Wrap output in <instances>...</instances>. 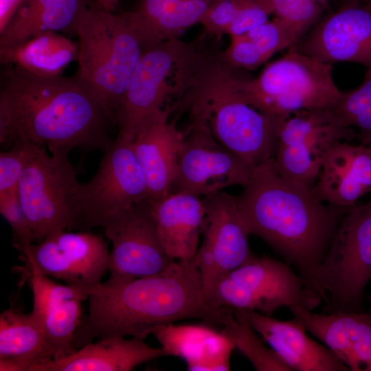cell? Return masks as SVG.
I'll return each instance as SVG.
<instances>
[{
  "label": "cell",
  "instance_id": "cell-18",
  "mask_svg": "<svg viewBox=\"0 0 371 371\" xmlns=\"http://www.w3.org/2000/svg\"><path fill=\"white\" fill-rule=\"evenodd\" d=\"M33 293L31 318L59 359L76 351L74 339L82 317L81 303L88 295L78 286L57 284L42 275L30 278Z\"/></svg>",
  "mask_w": 371,
  "mask_h": 371
},
{
  "label": "cell",
  "instance_id": "cell-40",
  "mask_svg": "<svg viewBox=\"0 0 371 371\" xmlns=\"http://www.w3.org/2000/svg\"><path fill=\"white\" fill-rule=\"evenodd\" d=\"M26 0H0V34Z\"/></svg>",
  "mask_w": 371,
  "mask_h": 371
},
{
  "label": "cell",
  "instance_id": "cell-9",
  "mask_svg": "<svg viewBox=\"0 0 371 371\" xmlns=\"http://www.w3.org/2000/svg\"><path fill=\"white\" fill-rule=\"evenodd\" d=\"M208 300L217 308L255 311L269 316L283 306L313 310L322 302L289 265L254 256L221 278Z\"/></svg>",
  "mask_w": 371,
  "mask_h": 371
},
{
  "label": "cell",
  "instance_id": "cell-35",
  "mask_svg": "<svg viewBox=\"0 0 371 371\" xmlns=\"http://www.w3.org/2000/svg\"><path fill=\"white\" fill-rule=\"evenodd\" d=\"M273 14L297 28L313 24L322 11L313 0H266Z\"/></svg>",
  "mask_w": 371,
  "mask_h": 371
},
{
  "label": "cell",
  "instance_id": "cell-24",
  "mask_svg": "<svg viewBox=\"0 0 371 371\" xmlns=\"http://www.w3.org/2000/svg\"><path fill=\"white\" fill-rule=\"evenodd\" d=\"M161 243L174 260L193 258L205 217V205L199 196L185 192H170L149 200Z\"/></svg>",
  "mask_w": 371,
  "mask_h": 371
},
{
  "label": "cell",
  "instance_id": "cell-44",
  "mask_svg": "<svg viewBox=\"0 0 371 371\" xmlns=\"http://www.w3.org/2000/svg\"><path fill=\"white\" fill-rule=\"evenodd\" d=\"M369 299H370V302H371V295L370 296Z\"/></svg>",
  "mask_w": 371,
  "mask_h": 371
},
{
  "label": "cell",
  "instance_id": "cell-8",
  "mask_svg": "<svg viewBox=\"0 0 371 371\" xmlns=\"http://www.w3.org/2000/svg\"><path fill=\"white\" fill-rule=\"evenodd\" d=\"M196 48L178 38L147 47L126 87L114 121L119 135L134 139L164 113L172 96H181Z\"/></svg>",
  "mask_w": 371,
  "mask_h": 371
},
{
  "label": "cell",
  "instance_id": "cell-32",
  "mask_svg": "<svg viewBox=\"0 0 371 371\" xmlns=\"http://www.w3.org/2000/svg\"><path fill=\"white\" fill-rule=\"evenodd\" d=\"M35 145L16 142L12 148L0 154V197L17 192L19 183Z\"/></svg>",
  "mask_w": 371,
  "mask_h": 371
},
{
  "label": "cell",
  "instance_id": "cell-23",
  "mask_svg": "<svg viewBox=\"0 0 371 371\" xmlns=\"http://www.w3.org/2000/svg\"><path fill=\"white\" fill-rule=\"evenodd\" d=\"M169 109L143 127L133 146L148 186L149 200L169 194L175 178L183 133L168 121Z\"/></svg>",
  "mask_w": 371,
  "mask_h": 371
},
{
  "label": "cell",
  "instance_id": "cell-17",
  "mask_svg": "<svg viewBox=\"0 0 371 371\" xmlns=\"http://www.w3.org/2000/svg\"><path fill=\"white\" fill-rule=\"evenodd\" d=\"M295 47L322 63L371 68V6L347 3L317 21Z\"/></svg>",
  "mask_w": 371,
  "mask_h": 371
},
{
  "label": "cell",
  "instance_id": "cell-41",
  "mask_svg": "<svg viewBox=\"0 0 371 371\" xmlns=\"http://www.w3.org/2000/svg\"><path fill=\"white\" fill-rule=\"evenodd\" d=\"M120 0H94L95 4L107 11L113 12Z\"/></svg>",
  "mask_w": 371,
  "mask_h": 371
},
{
  "label": "cell",
  "instance_id": "cell-7",
  "mask_svg": "<svg viewBox=\"0 0 371 371\" xmlns=\"http://www.w3.org/2000/svg\"><path fill=\"white\" fill-rule=\"evenodd\" d=\"M371 280V199L352 205L339 224L307 286L326 313L359 312Z\"/></svg>",
  "mask_w": 371,
  "mask_h": 371
},
{
  "label": "cell",
  "instance_id": "cell-20",
  "mask_svg": "<svg viewBox=\"0 0 371 371\" xmlns=\"http://www.w3.org/2000/svg\"><path fill=\"white\" fill-rule=\"evenodd\" d=\"M321 201L351 207L371 192V146L337 143L326 156L313 188Z\"/></svg>",
  "mask_w": 371,
  "mask_h": 371
},
{
  "label": "cell",
  "instance_id": "cell-34",
  "mask_svg": "<svg viewBox=\"0 0 371 371\" xmlns=\"http://www.w3.org/2000/svg\"><path fill=\"white\" fill-rule=\"evenodd\" d=\"M0 212L12 228L14 246L21 255L26 254L32 245L34 237L17 192L0 197Z\"/></svg>",
  "mask_w": 371,
  "mask_h": 371
},
{
  "label": "cell",
  "instance_id": "cell-10",
  "mask_svg": "<svg viewBox=\"0 0 371 371\" xmlns=\"http://www.w3.org/2000/svg\"><path fill=\"white\" fill-rule=\"evenodd\" d=\"M69 153L60 150L49 155L45 148L35 146L19 183L18 198L34 241L39 243L54 232L75 227L80 183Z\"/></svg>",
  "mask_w": 371,
  "mask_h": 371
},
{
  "label": "cell",
  "instance_id": "cell-1",
  "mask_svg": "<svg viewBox=\"0 0 371 371\" xmlns=\"http://www.w3.org/2000/svg\"><path fill=\"white\" fill-rule=\"evenodd\" d=\"M0 91V143L27 142L51 153L79 146L105 150L112 120L77 76L41 77L6 66Z\"/></svg>",
  "mask_w": 371,
  "mask_h": 371
},
{
  "label": "cell",
  "instance_id": "cell-31",
  "mask_svg": "<svg viewBox=\"0 0 371 371\" xmlns=\"http://www.w3.org/2000/svg\"><path fill=\"white\" fill-rule=\"evenodd\" d=\"M240 36L262 64L276 53L289 49L302 39L291 26L276 16Z\"/></svg>",
  "mask_w": 371,
  "mask_h": 371
},
{
  "label": "cell",
  "instance_id": "cell-14",
  "mask_svg": "<svg viewBox=\"0 0 371 371\" xmlns=\"http://www.w3.org/2000/svg\"><path fill=\"white\" fill-rule=\"evenodd\" d=\"M254 168L219 144L207 128L191 122L183 133L171 192L201 198L250 181Z\"/></svg>",
  "mask_w": 371,
  "mask_h": 371
},
{
  "label": "cell",
  "instance_id": "cell-38",
  "mask_svg": "<svg viewBox=\"0 0 371 371\" xmlns=\"http://www.w3.org/2000/svg\"><path fill=\"white\" fill-rule=\"evenodd\" d=\"M185 0H142L136 10L128 12L131 21L135 23L147 22L166 9Z\"/></svg>",
  "mask_w": 371,
  "mask_h": 371
},
{
  "label": "cell",
  "instance_id": "cell-36",
  "mask_svg": "<svg viewBox=\"0 0 371 371\" xmlns=\"http://www.w3.org/2000/svg\"><path fill=\"white\" fill-rule=\"evenodd\" d=\"M246 0H212L201 21L205 32L217 37L227 30Z\"/></svg>",
  "mask_w": 371,
  "mask_h": 371
},
{
  "label": "cell",
  "instance_id": "cell-25",
  "mask_svg": "<svg viewBox=\"0 0 371 371\" xmlns=\"http://www.w3.org/2000/svg\"><path fill=\"white\" fill-rule=\"evenodd\" d=\"M166 355L144 339L113 336L89 342L59 359L33 366L30 371H129L136 366Z\"/></svg>",
  "mask_w": 371,
  "mask_h": 371
},
{
  "label": "cell",
  "instance_id": "cell-30",
  "mask_svg": "<svg viewBox=\"0 0 371 371\" xmlns=\"http://www.w3.org/2000/svg\"><path fill=\"white\" fill-rule=\"evenodd\" d=\"M233 310L223 328L233 338L236 348L258 371H291L292 369L272 349L265 346L250 324L247 311Z\"/></svg>",
  "mask_w": 371,
  "mask_h": 371
},
{
  "label": "cell",
  "instance_id": "cell-4",
  "mask_svg": "<svg viewBox=\"0 0 371 371\" xmlns=\"http://www.w3.org/2000/svg\"><path fill=\"white\" fill-rule=\"evenodd\" d=\"M244 76L221 54L197 51L179 102L191 122L205 126L219 144L254 168L274 158L282 121L247 100Z\"/></svg>",
  "mask_w": 371,
  "mask_h": 371
},
{
  "label": "cell",
  "instance_id": "cell-43",
  "mask_svg": "<svg viewBox=\"0 0 371 371\" xmlns=\"http://www.w3.org/2000/svg\"><path fill=\"white\" fill-rule=\"evenodd\" d=\"M348 3H357L371 6V0H347Z\"/></svg>",
  "mask_w": 371,
  "mask_h": 371
},
{
  "label": "cell",
  "instance_id": "cell-42",
  "mask_svg": "<svg viewBox=\"0 0 371 371\" xmlns=\"http://www.w3.org/2000/svg\"><path fill=\"white\" fill-rule=\"evenodd\" d=\"M313 1L323 10L328 6L329 0H313Z\"/></svg>",
  "mask_w": 371,
  "mask_h": 371
},
{
  "label": "cell",
  "instance_id": "cell-6",
  "mask_svg": "<svg viewBox=\"0 0 371 371\" xmlns=\"http://www.w3.org/2000/svg\"><path fill=\"white\" fill-rule=\"evenodd\" d=\"M241 88L252 106L280 121L300 110L333 109L344 93L335 82L331 64L300 52L295 45L257 77L245 75Z\"/></svg>",
  "mask_w": 371,
  "mask_h": 371
},
{
  "label": "cell",
  "instance_id": "cell-5",
  "mask_svg": "<svg viewBox=\"0 0 371 371\" xmlns=\"http://www.w3.org/2000/svg\"><path fill=\"white\" fill-rule=\"evenodd\" d=\"M78 38L77 76L98 96L112 120L130 78L146 49L127 12L89 5L74 27Z\"/></svg>",
  "mask_w": 371,
  "mask_h": 371
},
{
  "label": "cell",
  "instance_id": "cell-12",
  "mask_svg": "<svg viewBox=\"0 0 371 371\" xmlns=\"http://www.w3.org/2000/svg\"><path fill=\"white\" fill-rule=\"evenodd\" d=\"M356 138L357 131L346 126L332 109L297 111L280 126L275 165L283 175L313 189L330 150Z\"/></svg>",
  "mask_w": 371,
  "mask_h": 371
},
{
  "label": "cell",
  "instance_id": "cell-26",
  "mask_svg": "<svg viewBox=\"0 0 371 371\" xmlns=\"http://www.w3.org/2000/svg\"><path fill=\"white\" fill-rule=\"evenodd\" d=\"M88 0H26L0 34V47L12 45L45 32L73 31Z\"/></svg>",
  "mask_w": 371,
  "mask_h": 371
},
{
  "label": "cell",
  "instance_id": "cell-15",
  "mask_svg": "<svg viewBox=\"0 0 371 371\" xmlns=\"http://www.w3.org/2000/svg\"><path fill=\"white\" fill-rule=\"evenodd\" d=\"M104 239L87 232L52 234L21 255L24 278L52 276L76 286L101 282L109 262Z\"/></svg>",
  "mask_w": 371,
  "mask_h": 371
},
{
  "label": "cell",
  "instance_id": "cell-22",
  "mask_svg": "<svg viewBox=\"0 0 371 371\" xmlns=\"http://www.w3.org/2000/svg\"><path fill=\"white\" fill-rule=\"evenodd\" d=\"M254 330L292 369L299 371H349L326 346L307 335L295 318L280 321L255 311H247Z\"/></svg>",
  "mask_w": 371,
  "mask_h": 371
},
{
  "label": "cell",
  "instance_id": "cell-2",
  "mask_svg": "<svg viewBox=\"0 0 371 371\" xmlns=\"http://www.w3.org/2000/svg\"><path fill=\"white\" fill-rule=\"evenodd\" d=\"M78 287L88 295L89 308L74 335L76 350L96 337L145 339L158 326L182 319L217 326L224 314L209 302L192 258L176 260L156 276Z\"/></svg>",
  "mask_w": 371,
  "mask_h": 371
},
{
  "label": "cell",
  "instance_id": "cell-13",
  "mask_svg": "<svg viewBox=\"0 0 371 371\" xmlns=\"http://www.w3.org/2000/svg\"><path fill=\"white\" fill-rule=\"evenodd\" d=\"M102 227L112 243L108 281L156 276L176 260L161 243L148 199L113 214Z\"/></svg>",
  "mask_w": 371,
  "mask_h": 371
},
{
  "label": "cell",
  "instance_id": "cell-11",
  "mask_svg": "<svg viewBox=\"0 0 371 371\" xmlns=\"http://www.w3.org/2000/svg\"><path fill=\"white\" fill-rule=\"evenodd\" d=\"M133 141L118 135L104 151L93 177L79 183L74 229L103 227L113 214L148 199L147 183L136 159Z\"/></svg>",
  "mask_w": 371,
  "mask_h": 371
},
{
  "label": "cell",
  "instance_id": "cell-21",
  "mask_svg": "<svg viewBox=\"0 0 371 371\" xmlns=\"http://www.w3.org/2000/svg\"><path fill=\"white\" fill-rule=\"evenodd\" d=\"M153 335L166 356L181 358L190 371H227L236 348L232 336L225 329L210 324L175 325L156 328Z\"/></svg>",
  "mask_w": 371,
  "mask_h": 371
},
{
  "label": "cell",
  "instance_id": "cell-19",
  "mask_svg": "<svg viewBox=\"0 0 371 371\" xmlns=\"http://www.w3.org/2000/svg\"><path fill=\"white\" fill-rule=\"evenodd\" d=\"M306 331L321 340L352 371H371V313H317L288 308Z\"/></svg>",
  "mask_w": 371,
  "mask_h": 371
},
{
  "label": "cell",
  "instance_id": "cell-16",
  "mask_svg": "<svg viewBox=\"0 0 371 371\" xmlns=\"http://www.w3.org/2000/svg\"><path fill=\"white\" fill-rule=\"evenodd\" d=\"M205 217L202 228L203 243L193 260L208 295L216 283L254 255L249 233L241 221L236 196L224 191L203 198Z\"/></svg>",
  "mask_w": 371,
  "mask_h": 371
},
{
  "label": "cell",
  "instance_id": "cell-3",
  "mask_svg": "<svg viewBox=\"0 0 371 371\" xmlns=\"http://www.w3.org/2000/svg\"><path fill=\"white\" fill-rule=\"evenodd\" d=\"M236 200L249 234L268 244L295 269L306 286L352 207L319 201L312 188L283 175L274 158L254 168Z\"/></svg>",
  "mask_w": 371,
  "mask_h": 371
},
{
  "label": "cell",
  "instance_id": "cell-39",
  "mask_svg": "<svg viewBox=\"0 0 371 371\" xmlns=\"http://www.w3.org/2000/svg\"><path fill=\"white\" fill-rule=\"evenodd\" d=\"M357 130V139L359 144L371 146V106L356 120L354 126Z\"/></svg>",
  "mask_w": 371,
  "mask_h": 371
},
{
  "label": "cell",
  "instance_id": "cell-28",
  "mask_svg": "<svg viewBox=\"0 0 371 371\" xmlns=\"http://www.w3.org/2000/svg\"><path fill=\"white\" fill-rule=\"evenodd\" d=\"M78 43L58 32H45L23 42L0 47V60L34 75L52 78L62 76L67 65L78 57Z\"/></svg>",
  "mask_w": 371,
  "mask_h": 371
},
{
  "label": "cell",
  "instance_id": "cell-27",
  "mask_svg": "<svg viewBox=\"0 0 371 371\" xmlns=\"http://www.w3.org/2000/svg\"><path fill=\"white\" fill-rule=\"evenodd\" d=\"M53 353L30 313L10 308L0 315V370L30 371Z\"/></svg>",
  "mask_w": 371,
  "mask_h": 371
},
{
  "label": "cell",
  "instance_id": "cell-29",
  "mask_svg": "<svg viewBox=\"0 0 371 371\" xmlns=\"http://www.w3.org/2000/svg\"><path fill=\"white\" fill-rule=\"evenodd\" d=\"M211 1L185 0L164 10L147 22L135 23L129 20L147 48L162 41L178 38L185 30L199 23Z\"/></svg>",
  "mask_w": 371,
  "mask_h": 371
},
{
  "label": "cell",
  "instance_id": "cell-37",
  "mask_svg": "<svg viewBox=\"0 0 371 371\" xmlns=\"http://www.w3.org/2000/svg\"><path fill=\"white\" fill-rule=\"evenodd\" d=\"M273 11L265 0H246L227 30L229 37L244 34L269 21Z\"/></svg>",
  "mask_w": 371,
  "mask_h": 371
},
{
  "label": "cell",
  "instance_id": "cell-33",
  "mask_svg": "<svg viewBox=\"0 0 371 371\" xmlns=\"http://www.w3.org/2000/svg\"><path fill=\"white\" fill-rule=\"evenodd\" d=\"M370 106L371 68H368L361 84L354 89L344 92L332 109L346 126L354 128L357 117Z\"/></svg>",
  "mask_w": 371,
  "mask_h": 371
}]
</instances>
